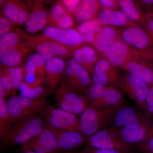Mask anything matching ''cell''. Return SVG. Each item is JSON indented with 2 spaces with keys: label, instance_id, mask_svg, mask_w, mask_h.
Here are the masks:
<instances>
[{
  "label": "cell",
  "instance_id": "cell-1",
  "mask_svg": "<svg viewBox=\"0 0 153 153\" xmlns=\"http://www.w3.org/2000/svg\"><path fill=\"white\" fill-rule=\"evenodd\" d=\"M125 102L123 99L117 104L107 108L94 109L88 107L81 114L79 118L81 133L87 138L109 126L115 114Z\"/></svg>",
  "mask_w": 153,
  "mask_h": 153
},
{
  "label": "cell",
  "instance_id": "cell-2",
  "mask_svg": "<svg viewBox=\"0 0 153 153\" xmlns=\"http://www.w3.org/2000/svg\"><path fill=\"white\" fill-rule=\"evenodd\" d=\"M44 128L43 120L39 114L17 123L1 143V150H5L10 146H22L38 135Z\"/></svg>",
  "mask_w": 153,
  "mask_h": 153
},
{
  "label": "cell",
  "instance_id": "cell-3",
  "mask_svg": "<svg viewBox=\"0 0 153 153\" xmlns=\"http://www.w3.org/2000/svg\"><path fill=\"white\" fill-rule=\"evenodd\" d=\"M47 101L45 97L32 99L21 95H13L7 101V106L12 124L43 112Z\"/></svg>",
  "mask_w": 153,
  "mask_h": 153
},
{
  "label": "cell",
  "instance_id": "cell-4",
  "mask_svg": "<svg viewBox=\"0 0 153 153\" xmlns=\"http://www.w3.org/2000/svg\"><path fill=\"white\" fill-rule=\"evenodd\" d=\"M25 40L31 50L35 49L46 61L54 57H69L75 49L51 40L44 34L36 36H29L26 34Z\"/></svg>",
  "mask_w": 153,
  "mask_h": 153
},
{
  "label": "cell",
  "instance_id": "cell-5",
  "mask_svg": "<svg viewBox=\"0 0 153 153\" xmlns=\"http://www.w3.org/2000/svg\"><path fill=\"white\" fill-rule=\"evenodd\" d=\"M55 99V106L76 115L81 114L89 105L85 94L73 91L64 82L56 90Z\"/></svg>",
  "mask_w": 153,
  "mask_h": 153
},
{
  "label": "cell",
  "instance_id": "cell-6",
  "mask_svg": "<svg viewBox=\"0 0 153 153\" xmlns=\"http://www.w3.org/2000/svg\"><path fill=\"white\" fill-rule=\"evenodd\" d=\"M117 84L146 113L145 100L149 89V85L139 77L126 71L120 75Z\"/></svg>",
  "mask_w": 153,
  "mask_h": 153
},
{
  "label": "cell",
  "instance_id": "cell-7",
  "mask_svg": "<svg viewBox=\"0 0 153 153\" xmlns=\"http://www.w3.org/2000/svg\"><path fill=\"white\" fill-rule=\"evenodd\" d=\"M85 147L128 151L134 149L121 139L116 129L108 126L86 138Z\"/></svg>",
  "mask_w": 153,
  "mask_h": 153
},
{
  "label": "cell",
  "instance_id": "cell-8",
  "mask_svg": "<svg viewBox=\"0 0 153 153\" xmlns=\"http://www.w3.org/2000/svg\"><path fill=\"white\" fill-rule=\"evenodd\" d=\"M63 74L66 78L64 83L67 86L73 91L86 95L92 81L90 73L84 67L71 59L67 63Z\"/></svg>",
  "mask_w": 153,
  "mask_h": 153
},
{
  "label": "cell",
  "instance_id": "cell-9",
  "mask_svg": "<svg viewBox=\"0 0 153 153\" xmlns=\"http://www.w3.org/2000/svg\"><path fill=\"white\" fill-rule=\"evenodd\" d=\"M43 112L46 123L55 128L81 133L79 119L76 114L52 105L46 108Z\"/></svg>",
  "mask_w": 153,
  "mask_h": 153
},
{
  "label": "cell",
  "instance_id": "cell-10",
  "mask_svg": "<svg viewBox=\"0 0 153 153\" xmlns=\"http://www.w3.org/2000/svg\"><path fill=\"white\" fill-rule=\"evenodd\" d=\"M139 25L124 28L119 32V36L127 44L140 54L153 52V43L146 30Z\"/></svg>",
  "mask_w": 153,
  "mask_h": 153
},
{
  "label": "cell",
  "instance_id": "cell-11",
  "mask_svg": "<svg viewBox=\"0 0 153 153\" xmlns=\"http://www.w3.org/2000/svg\"><path fill=\"white\" fill-rule=\"evenodd\" d=\"M146 113L124 105L117 111L109 126L115 128H134L152 121Z\"/></svg>",
  "mask_w": 153,
  "mask_h": 153
},
{
  "label": "cell",
  "instance_id": "cell-12",
  "mask_svg": "<svg viewBox=\"0 0 153 153\" xmlns=\"http://www.w3.org/2000/svg\"><path fill=\"white\" fill-rule=\"evenodd\" d=\"M21 150L36 153H59L56 136L47 125L38 135L22 146Z\"/></svg>",
  "mask_w": 153,
  "mask_h": 153
},
{
  "label": "cell",
  "instance_id": "cell-13",
  "mask_svg": "<svg viewBox=\"0 0 153 153\" xmlns=\"http://www.w3.org/2000/svg\"><path fill=\"white\" fill-rule=\"evenodd\" d=\"M136 52V50L119 37L112 41L102 55L113 66L122 68Z\"/></svg>",
  "mask_w": 153,
  "mask_h": 153
},
{
  "label": "cell",
  "instance_id": "cell-14",
  "mask_svg": "<svg viewBox=\"0 0 153 153\" xmlns=\"http://www.w3.org/2000/svg\"><path fill=\"white\" fill-rule=\"evenodd\" d=\"M57 138L59 153L70 152L78 150L85 144L86 138L78 132L61 130L47 123Z\"/></svg>",
  "mask_w": 153,
  "mask_h": 153
},
{
  "label": "cell",
  "instance_id": "cell-15",
  "mask_svg": "<svg viewBox=\"0 0 153 153\" xmlns=\"http://www.w3.org/2000/svg\"><path fill=\"white\" fill-rule=\"evenodd\" d=\"M121 68L139 77L149 85H153V66L137 51Z\"/></svg>",
  "mask_w": 153,
  "mask_h": 153
},
{
  "label": "cell",
  "instance_id": "cell-16",
  "mask_svg": "<svg viewBox=\"0 0 153 153\" xmlns=\"http://www.w3.org/2000/svg\"><path fill=\"white\" fill-rule=\"evenodd\" d=\"M44 35L51 40L72 48L80 47L84 42L78 31L73 28L63 29L47 27L44 29Z\"/></svg>",
  "mask_w": 153,
  "mask_h": 153
},
{
  "label": "cell",
  "instance_id": "cell-17",
  "mask_svg": "<svg viewBox=\"0 0 153 153\" xmlns=\"http://www.w3.org/2000/svg\"><path fill=\"white\" fill-rule=\"evenodd\" d=\"M119 76L115 67L105 58H101L94 65L91 79L92 83L112 85L117 84Z\"/></svg>",
  "mask_w": 153,
  "mask_h": 153
},
{
  "label": "cell",
  "instance_id": "cell-18",
  "mask_svg": "<svg viewBox=\"0 0 153 153\" xmlns=\"http://www.w3.org/2000/svg\"><path fill=\"white\" fill-rule=\"evenodd\" d=\"M41 0H34L31 12L25 22V29L29 33H38L48 25L49 13L44 8Z\"/></svg>",
  "mask_w": 153,
  "mask_h": 153
},
{
  "label": "cell",
  "instance_id": "cell-19",
  "mask_svg": "<svg viewBox=\"0 0 153 153\" xmlns=\"http://www.w3.org/2000/svg\"><path fill=\"white\" fill-rule=\"evenodd\" d=\"M1 7V13L14 25L25 24L30 13V7L23 0H6Z\"/></svg>",
  "mask_w": 153,
  "mask_h": 153
},
{
  "label": "cell",
  "instance_id": "cell-20",
  "mask_svg": "<svg viewBox=\"0 0 153 153\" xmlns=\"http://www.w3.org/2000/svg\"><path fill=\"white\" fill-rule=\"evenodd\" d=\"M66 65L65 60L60 57H54L46 61V76L44 82L49 90L52 91L58 87Z\"/></svg>",
  "mask_w": 153,
  "mask_h": 153
},
{
  "label": "cell",
  "instance_id": "cell-21",
  "mask_svg": "<svg viewBox=\"0 0 153 153\" xmlns=\"http://www.w3.org/2000/svg\"><path fill=\"white\" fill-rule=\"evenodd\" d=\"M61 1L54 4L49 13L48 27H55L63 29L72 28L74 20Z\"/></svg>",
  "mask_w": 153,
  "mask_h": 153
},
{
  "label": "cell",
  "instance_id": "cell-22",
  "mask_svg": "<svg viewBox=\"0 0 153 153\" xmlns=\"http://www.w3.org/2000/svg\"><path fill=\"white\" fill-rule=\"evenodd\" d=\"M97 18L102 25L105 26L125 28L138 25L131 22L120 10L101 9Z\"/></svg>",
  "mask_w": 153,
  "mask_h": 153
},
{
  "label": "cell",
  "instance_id": "cell-23",
  "mask_svg": "<svg viewBox=\"0 0 153 153\" xmlns=\"http://www.w3.org/2000/svg\"><path fill=\"white\" fill-rule=\"evenodd\" d=\"M153 123L152 120L134 128H114L116 130L121 139L126 143L132 147L147 136L150 131Z\"/></svg>",
  "mask_w": 153,
  "mask_h": 153
},
{
  "label": "cell",
  "instance_id": "cell-24",
  "mask_svg": "<svg viewBox=\"0 0 153 153\" xmlns=\"http://www.w3.org/2000/svg\"><path fill=\"white\" fill-rule=\"evenodd\" d=\"M96 50L90 46H80L75 48L72 53L73 59L84 67L90 73L91 77L94 65L99 59Z\"/></svg>",
  "mask_w": 153,
  "mask_h": 153
},
{
  "label": "cell",
  "instance_id": "cell-25",
  "mask_svg": "<svg viewBox=\"0 0 153 153\" xmlns=\"http://www.w3.org/2000/svg\"><path fill=\"white\" fill-rule=\"evenodd\" d=\"M119 37V32L115 28L103 26L96 34L91 44L97 52L102 54L112 41Z\"/></svg>",
  "mask_w": 153,
  "mask_h": 153
},
{
  "label": "cell",
  "instance_id": "cell-26",
  "mask_svg": "<svg viewBox=\"0 0 153 153\" xmlns=\"http://www.w3.org/2000/svg\"><path fill=\"white\" fill-rule=\"evenodd\" d=\"M30 47L26 43H20L17 47L0 55L1 65L6 67L19 66L30 52Z\"/></svg>",
  "mask_w": 153,
  "mask_h": 153
},
{
  "label": "cell",
  "instance_id": "cell-27",
  "mask_svg": "<svg viewBox=\"0 0 153 153\" xmlns=\"http://www.w3.org/2000/svg\"><path fill=\"white\" fill-rule=\"evenodd\" d=\"M102 8L98 0H81L74 12V19L83 22L97 18Z\"/></svg>",
  "mask_w": 153,
  "mask_h": 153
},
{
  "label": "cell",
  "instance_id": "cell-28",
  "mask_svg": "<svg viewBox=\"0 0 153 153\" xmlns=\"http://www.w3.org/2000/svg\"><path fill=\"white\" fill-rule=\"evenodd\" d=\"M121 11L131 22L145 28V14L135 0H117Z\"/></svg>",
  "mask_w": 153,
  "mask_h": 153
},
{
  "label": "cell",
  "instance_id": "cell-29",
  "mask_svg": "<svg viewBox=\"0 0 153 153\" xmlns=\"http://www.w3.org/2000/svg\"><path fill=\"white\" fill-rule=\"evenodd\" d=\"M121 92L114 85H109L108 88L97 100L89 104V107L94 109H103L113 106L123 99Z\"/></svg>",
  "mask_w": 153,
  "mask_h": 153
},
{
  "label": "cell",
  "instance_id": "cell-30",
  "mask_svg": "<svg viewBox=\"0 0 153 153\" xmlns=\"http://www.w3.org/2000/svg\"><path fill=\"white\" fill-rule=\"evenodd\" d=\"M43 81L37 78L35 81L29 82L22 81L19 88L20 95L27 98L36 99L44 97L45 88L43 85Z\"/></svg>",
  "mask_w": 153,
  "mask_h": 153
},
{
  "label": "cell",
  "instance_id": "cell-31",
  "mask_svg": "<svg viewBox=\"0 0 153 153\" xmlns=\"http://www.w3.org/2000/svg\"><path fill=\"white\" fill-rule=\"evenodd\" d=\"M102 26L96 18L82 22L78 26L76 30L82 37L84 42L91 44L96 34Z\"/></svg>",
  "mask_w": 153,
  "mask_h": 153
},
{
  "label": "cell",
  "instance_id": "cell-32",
  "mask_svg": "<svg viewBox=\"0 0 153 153\" xmlns=\"http://www.w3.org/2000/svg\"><path fill=\"white\" fill-rule=\"evenodd\" d=\"M26 33L19 29L14 30L0 38V55L17 47L25 38Z\"/></svg>",
  "mask_w": 153,
  "mask_h": 153
},
{
  "label": "cell",
  "instance_id": "cell-33",
  "mask_svg": "<svg viewBox=\"0 0 153 153\" xmlns=\"http://www.w3.org/2000/svg\"><path fill=\"white\" fill-rule=\"evenodd\" d=\"M12 121L5 99L0 98V140L3 142L10 130Z\"/></svg>",
  "mask_w": 153,
  "mask_h": 153
},
{
  "label": "cell",
  "instance_id": "cell-34",
  "mask_svg": "<svg viewBox=\"0 0 153 153\" xmlns=\"http://www.w3.org/2000/svg\"><path fill=\"white\" fill-rule=\"evenodd\" d=\"M8 74L12 83L13 94L15 95V92L19 89V85L23 81L26 73L25 66L6 67Z\"/></svg>",
  "mask_w": 153,
  "mask_h": 153
},
{
  "label": "cell",
  "instance_id": "cell-35",
  "mask_svg": "<svg viewBox=\"0 0 153 153\" xmlns=\"http://www.w3.org/2000/svg\"><path fill=\"white\" fill-rule=\"evenodd\" d=\"M27 60H30L35 64L37 76L44 82L46 76V60L37 53L28 55Z\"/></svg>",
  "mask_w": 153,
  "mask_h": 153
},
{
  "label": "cell",
  "instance_id": "cell-36",
  "mask_svg": "<svg viewBox=\"0 0 153 153\" xmlns=\"http://www.w3.org/2000/svg\"><path fill=\"white\" fill-rule=\"evenodd\" d=\"M132 148L140 153H153V123L147 136Z\"/></svg>",
  "mask_w": 153,
  "mask_h": 153
},
{
  "label": "cell",
  "instance_id": "cell-37",
  "mask_svg": "<svg viewBox=\"0 0 153 153\" xmlns=\"http://www.w3.org/2000/svg\"><path fill=\"white\" fill-rule=\"evenodd\" d=\"M109 86L99 83H92L88 88L86 94L89 100V104L100 98Z\"/></svg>",
  "mask_w": 153,
  "mask_h": 153
},
{
  "label": "cell",
  "instance_id": "cell-38",
  "mask_svg": "<svg viewBox=\"0 0 153 153\" xmlns=\"http://www.w3.org/2000/svg\"><path fill=\"white\" fill-rule=\"evenodd\" d=\"M135 150L126 151L117 149H98V148L85 147L82 149L65 153H139Z\"/></svg>",
  "mask_w": 153,
  "mask_h": 153
},
{
  "label": "cell",
  "instance_id": "cell-39",
  "mask_svg": "<svg viewBox=\"0 0 153 153\" xmlns=\"http://www.w3.org/2000/svg\"><path fill=\"white\" fill-rule=\"evenodd\" d=\"M14 24L1 13L0 17V37L14 30Z\"/></svg>",
  "mask_w": 153,
  "mask_h": 153
},
{
  "label": "cell",
  "instance_id": "cell-40",
  "mask_svg": "<svg viewBox=\"0 0 153 153\" xmlns=\"http://www.w3.org/2000/svg\"><path fill=\"white\" fill-rule=\"evenodd\" d=\"M0 83L9 94H13L12 83L6 67L1 70Z\"/></svg>",
  "mask_w": 153,
  "mask_h": 153
},
{
  "label": "cell",
  "instance_id": "cell-41",
  "mask_svg": "<svg viewBox=\"0 0 153 153\" xmlns=\"http://www.w3.org/2000/svg\"><path fill=\"white\" fill-rule=\"evenodd\" d=\"M145 28L153 43V11L147 12L145 14Z\"/></svg>",
  "mask_w": 153,
  "mask_h": 153
},
{
  "label": "cell",
  "instance_id": "cell-42",
  "mask_svg": "<svg viewBox=\"0 0 153 153\" xmlns=\"http://www.w3.org/2000/svg\"><path fill=\"white\" fill-rule=\"evenodd\" d=\"M145 104L146 113L149 116H153V85L148 91Z\"/></svg>",
  "mask_w": 153,
  "mask_h": 153
},
{
  "label": "cell",
  "instance_id": "cell-43",
  "mask_svg": "<svg viewBox=\"0 0 153 153\" xmlns=\"http://www.w3.org/2000/svg\"><path fill=\"white\" fill-rule=\"evenodd\" d=\"M81 1V0H61L60 1L67 12L72 16Z\"/></svg>",
  "mask_w": 153,
  "mask_h": 153
},
{
  "label": "cell",
  "instance_id": "cell-44",
  "mask_svg": "<svg viewBox=\"0 0 153 153\" xmlns=\"http://www.w3.org/2000/svg\"><path fill=\"white\" fill-rule=\"evenodd\" d=\"M102 9L120 10L117 0H98Z\"/></svg>",
  "mask_w": 153,
  "mask_h": 153
},
{
  "label": "cell",
  "instance_id": "cell-45",
  "mask_svg": "<svg viewBox=\"0 0 153 153\" xmlns=\"http://www.w3.org/2000/svg\"><path fill=\"white\" fill-rule=\"evenodd\" d=\"M9 93L5 90L2 85L0 83V98L6 99Z\"/></svg>",
  "mask_w": 153,
  "mask_h": 153
},
{
  "label": "cell",
  "instance_id": "cell-46",
  "mask_svg": "<svg viewBox=\"0 0 153 153\" xmlns=\"http://www.w3.org/2000/svg\"><path fill=\"white\" fill-rule=\"evenodd\" d=\"M23 1L28 5L30 10H31V8H32V6H33L34 0H23Z\"/></svg>",
  "mask_w": 153,
  "mask_h": 153
},
{
  "label": "cell",
  "instance_id": "cell-47",
  "mask_svg": "<svg viewBox=\"0 0 153 153\" xmlns=\"http://www.w3.org/2000/svg\"><path fill=\"white\" fill-rule=\"evenodd\" d=\"M22 152H23L22 153H36L32 151H22Z\"/></svg>",
  "mask_w": 153,
  "mask_h": 153
},
{
  "label": "cell",
  "instance_id": "cell-48",
  "mask_svg": "<svg viewBox=\"0 0 153 153\" xmlns=\"http://www.w3.org/2000/svg\"><path fill=\"white\" fill-rule=\"evenodd\" d=\"M6 0H0V5H1V7L4 4V3Z\"/></svg>",
  "mask_w": 153,
  "mask_h": 153
},
{
  "label": "cell",
  "instance_id": "cell-49",
  "mask_svg": "<svg viewBox=\"0 0 153 153\" xmlns=\"http://www.w3.org/2000/svg\"><path fill=\"white\" fill-rule=\"evenodd\" d=\"M41 1L45 3H49L51 2L53 0H41Z\"/></svg>",
  "mask_w": 153,
  "mask_h": 153
},
{
  "label": "cell",
  "instance_id": "cell-50",
  "mask_svg": "<svg viewBox=\"0 0 153 153\" xmlns=\"http://www.w3.org/2000/svg\"><path fill=\"white\" fill-rule=\"evenodd\" d=\"M149 59H150L149 60L150 61H152L153 62V53L150 55V56L149 57Z\"/></svg>",
  "mask_w": 153,
  "mask_h": 153
}]
</instances>
